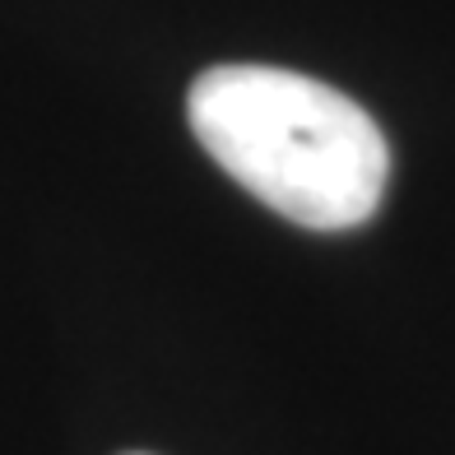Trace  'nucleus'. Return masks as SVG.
Returning a JSON list of instances; mask_svg holds the SVG:
<instances>
[{
	"label": "nucleus",
	"mask_w": 455,
	"mask_h": 455,
	"mask_svg": "<svg viewBox=\"0 0 455 455\" xmlns=\"http://www.w3.org/2000/svg\"><path fill=\"white\" fill-rule=\"evenodd\" d=\"M191 131L219 168L275 214L344 233L377 214L390 144L354 98L279 66H214L186 98Z\"/></svg>",
	"instance_id": "f257e3e1"
}]
</instances>
